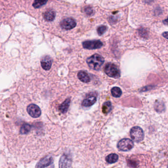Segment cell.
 I'll list each match as a JSON object with an SVG mask.
<instances>
[{
  "label": "cell",
  "instance_id": "1",
  "mask_svg": "<svg viewBox=\"0 0 168 168\" xmlns=\"http://www.w3.org/2000/svg\"><path fill=\"white\" fill-rule=\"evenodd\" d=\"M104 62V58L98 54H95L89 57L86 60V63L90 68L95 70H99Z\"/></svg>",
  "mask_w": 168,
  "mask_h": 168
},
{
  "label": "cell",
  "instance_id": "2",
  "mask_svg": "<svg viewBox=\"0 0 168 168\" xmlns=\"http://www.w3.org/2000/svg\"><path fill=\"white\" fill-rule=\"evenodd\" d=\"M106 75L114 78H118L120 76V72L117 67L112 63H109L105 67Z\"/></svg>",
  "mask_w": 168,
  "mask_h": 168
},
{
  "label": "cell",
  "instance_id": "3",
  "mask_svg": "<svg viewBox=\"0 0 168 168\" xmlns=\"http://www.w3.org/2000/svg\"><path fill=\"white\" fill-rule=\"evenodd\" d=\"M131 137L135 142L139 143L143 140L144 133L140 127H134L130 131Z\"/></svg>",
  "mask_w": 168,
  "mask_h": 168
},
{
  "label": "cell",
  "instance_id": "4",
  "mask_svg": "<svg viewBox=\"0 0 168 168\" xmlns=\"http://www.w3.org/2000/svg\"><path fill=\"white\" fill-rule=\"evenodd\" d=\"M134 143L130 139L125 138L120 141L117 144V148L122 152H128L133 149Z\"/></svg>",
  "mask_w": 168,
  "mask_h": 168
},
{
  "label": "cell",
  "instance_id": "5",
  "mask_svg": "<svg viewBox=\"0 0 168 168\" xmlns=\"http://www.w3.org/2000/svg\"><path fill=\"white\" fill-rule=\"evenodd\" d=\"M98 93L96 92H91L86 95L82 102L83 107H89L94 105L97 101Z\"/></svg>",
  "mask_w": 168,
  "mask_h": 168
},
{
  "label": "cell",
  "instance_id": "6",
  "mask_svg": "<svg viewBox=\"0 0 168 168\" xmlns=\"http://www.w3.org/2000/svg\"><path fill=\"white\" fill-rule=\"evenodd\" d=\"M72 158L69 153H65L60 157L59 162V168H70Z\"/></svg>",
  "mask_w": 168,
  "mask_h": 168
},
{
  "label": "cell",
  "instance_id": "7",
  "mask_svg": "<svg viewBox=\"0 0 168 168\" xmlns=\"http://www.w3.org/2000/svg\"><path fill=\"white\" fill-rule=\"evenodd\" d=\"M103 45L102 42L99 40H88L83 43V48L87 49H97L101 48Z\"/></svg>",
  "mask_w": 168,
  "mask_h": 168
},
{
  "label": "cell",
  "instance_id": "8",
  "mask_svg": "<svg viewBox=\"0 0 168 168\" xmlns=\"http://www.w3.org/2000/svg\"><path fill=\"white\" fill-rule=\"evenodd\" d=\"M27 111L30 116L34 118H38L41 115V110L38 106L35 104H30L27 108Z\"/></svg>",
  "mask_w": 168,
  "mask_h": 168
},
{
  "label": "cell",
  "instance_id": "9",
  "mask_svg": "<svg viewBox=\"0 0 168 168\" xmlns=\"http://www.w3.org/2000/svg\"><path fill=\"white\" fill-rule=\"evenodd\" d=\"M77 23L73 18H67L63 19L60 23V26L63 29L69 30L74 28Z\"/></svg>",
  "mask_w": 168,
  "mask_h": 168
},
{
  "label": "cell",
  "instance_id": "10",
  "mask_svg": "<svg viewBox=\"0 0 168 168\" xmlns=\"http://www.w3.org/2000/svg\"><path fill=\"white\" fill-rule=\"evenodd\" d=\"M53 162V157L51 155L47 156L38 162L36 166V168H45L48 167Z\"/></svg>",
  "mask_w": 168,
  "mask_h": 168
},
{
  "label": "cell",
  "instance_id": "11",
  "mask_svg": "<svg viewBox=\"0 0 168 168\" xmlns=\"http://www.w3.org/2000/svg\"><path fill=\"white\" fill-rule=\"evenodd\" d=\"M41 65L45 70H49L52 65V59L48 56L43 57L41 60Z\"/></svg>",
  "mask_w": 168,
  "mask_h": 168
},
{
  "label": "cell",
  "instance_id": "12",
  "mask_svg": "<svg viewBox=\"0 0 168 168\" xmlns=\"http://www.w3.org/2000/svg\"><path fill=\"white\" fill-rule=\"evenodd\" d=\"M71 99L70 98L66 99L64 102L59 106V110L63 114H65L67 112L68 110L69 109V107L70 105Z\"/></svg>",
  "mask_w": 168,
  "mask_h": 168
},
{
  "label": "cell",
  "instance_id": "13",
  "mask_svg": "<svg viewBox=\"0 0 168 168\" xmlns=\"http://www.w3.org/2000/svg\"><path fill=\"white\" fill-rule=\"evenodd\" d=\"M77 77L78 78L81 82L83 83H87L90 81V78L89 75L87 72L84 71H80L77 74Z\"/></svg>",
  "mask_w": 168,
  "mask_h": 168
},
{
  "label": "cell",
  "instance_id": "14",
  "mask_svg": "<svg viewBox=\"0 0 168 168\" xmlns=\"http://www.w3.org/2000/svg\"><path fill=\"white\" fill-rule=\"evenodd\" d=\"M55 13L53 10H48L44 13L45 19L48 22H51L54 20L55 18Z\"/></svg>",
  "mask_w": 168,
  "mask_h": 168
},
{
  "label": "cell",
  "instance_id": "15",
  "mask_svg": "<svg viewBox=\"0 0 168 168\" xmlns=\"http://www.w3.org/2000/svg\"><path fill=\"white\" fill-rule=\"evenodd\" d=\"M118 159V156L115 153H112L106 156V160L109 164H113L116 162Z\"/></svg>",
  "mask_w": 168,
  "mask_h": 168
},
{
  "label": "cell",
  "instance_id": "16",
  "mask_svg": "<svg viewBox=\"0 0 168 168\" xmlns=\"http://www.w3.org/2000/svg\"><path fill=\"white\" fill-rule=\"evenodd\" d=\"M112 103L111 102L107 101L104 103L102 106V111L105 114H108L112 110Z\"/></svg>",
  "mask_w": 168,
  "mask_h": 168
},
{
  "label": "cell",
  "instance_id": "17",
  "mask_svg": "<svg viewBox=\"0 0 168 168\" xmlns=\"http://www.w3.org/2000/svg\"><path fill=\"white\" fill-rule=\"evenodd\" d=\"M31 129V125L29 124H24L21 127L20 130V132L21 134H27L30 131Z\"/></svg>",
  "mask_w": 168,
  "mask_h": 168
},
{
  "label": "cell",
  "instance_id": "18",
  "mask_svg": "<svg viewBox=\"0 0 168 168\" xmlns=\"http://www.w3.org/2000/svg\"><path fill=\"white\" fill-rule=\"evenodd\" d=\"M112 94L114 97H120L122 95V90L118 87H114L111 90Z\"/></svg>",
  "mask_w": 168,
  "mask_h": 168
},
{
  "label": "cell",
  "instance_id": "19",
  "mask_svg": "<svg viewBox=\"0 0 168 168\" xmlns=\"http://www.w3.org/2000/svg\"><path fill=\"white\" fill-rule=\"evenodd\" d=\"M48 1V0H35L33 6L35 8H39L45 4Z\"/></svg>",
  "mask_w": 168,
  "mask_h": 168
},
{
  "label": "cell",
  "instance_id": "20",
  "mask_svg": "<svg viewBox=\"0 0 168 168\" xmlns=\"http://www.w3.org/2000/svg\"><path fill=\"white\" fill-rule=\"evenodd\" d=\"M106 30H107V27L106 26L101 25L97 29V33H98V35L99 36H102L106 32Z\"/></svg>",
  "mask_w": 168,
  "mask_h": 168
},
{
  "label": "cell",
  "instance_id": "21",
  "mask_svg": "<svg viewBox=\"0 0 168 168\" xmlns=\"http://www.w3.org/2000/svg\"><path fill=\"white\" fill-rule=\"evenodd\" d=\"M84 11L86 13V14L88 15V16H91L93 13V10L92 8L91 7H85V8L84 9Z\"/></svg>",
  "mask_w": 168,
  "mask_h": 168
},
{
  "label": "cell",
  "instance_id": "22",
  "mask_svg": "<svg viewBox=\"0 0 168 168\" xmlns=\"http://www.w3.org/2000/svg\"><path fill=\"white\" fill-rule=\"evenodd\" d=\"M163 36H164V38L168 39V32H164L163 33Z\"/></svg>",
  "mask_w": 168,
  "mask_h": 168
},
{
  "label": "cell",
  "instance_id": "23",
  "mask_svg": "<svg viewBox=\"0 0 168 168\" xmlns=\"http://www.w3.org/2000/svg\"><path fill=\"white\" fill-rule=\"evenodd\" d=\"M163 23H164L165 25H168V17L167 19H166L165 20L163 21Z\"/></svg>",
  "mask_w": 168,
  "mask_h": 168
},
{
  "label": "cell",
  "instance_id": "24",
  "mask_svg": "<svg viewBox=\"0 0 168 168\" xmlns=\"http://www.w3.org/2000/svg\"><path fill=\"white\" fill-rule=\"evenodd\" d=\"M167 168H168V167H167Z\"/></svg>",
  "mask_w": 168,
  "mask_h": 168
}]
</instances>
